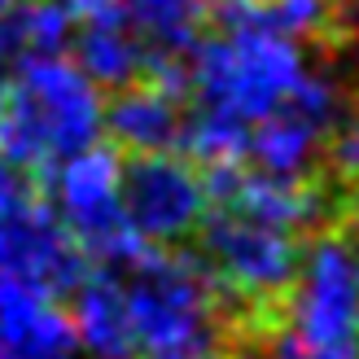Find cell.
<instances>
[{"mask_svg": "<svg viewBox=\"0 0 359 359\" xmlns=\"http://www.w3.org/2000/svg\"><path fill=\"white\" fill-rule=\"evenodd\" d=\"M101 140V97L79 66L62 57H27L9 79L0 118V158L27 171L35 184L53 180L66 158Z\"/></svg>", "mask_w": 359, "mask_h": 359, "instance_id": "6da1fadb", "label": "cell"}, {"mask_svg": "<svg viewBox=\"0 0 359 359\" xmlns=\"http://www.w3.org/2000/svg\"><path fill=\"white\" fill-rule=\"evenodd\" d=\"M302 75L298 48L276 31H237V35H197L189 53V101L215 114L255 123L272 114L290 83Z\"/></svg>", "mask_w": 359, "mask_h": 359, "instance_id": "7a4b0ae2", "label": "cell"}, {"mask_svg": "<svg viewBox=\"0 0 359 359\" xmlns=\"http://www.w3.org/2000/svg\"><path fill=\"white\" fill-rule=\"evenodd\" d=\"M128 272L132 290L123 294L140 351L210 346V276L184 245H154Z\"/></svg>", "mask_w": 359, "mask_h": 359, "instance_id": "3957f363", "label": "cell"}, {"mask_svg": "<svg viewBox=\"0 0 359 359\" xmlns=\"http://www.w3.org/2000/svg\"><path fill=\"white\" fill-rule=\"evenodd\" d=\"M118 206L149 245H184L210 206L197 163L175 149L118 154Z\"/></svg>", "mask_w": 359, "mask_h": 359, "instance_id": "277c9868", "label": "cell"}, {"mask_svg": "<svg viewBox=\"0 0 359 359\" xmlns=\"http://www.w3.org/2000/svg\"><path fill=\"white\" fill-rule=\"evenodd\" d=\"M75 325L57 298L0 272V359H75Z\"/></svg>", "mask_w": 359, "mask_h": 359, "instance_id": "5b68a950", "label": "cell"}, {"mask_svg": "<svg viewBox=\"0 0 359 359\" xmlns=\"http://www.w3.org/2000/svg\"><path fill=\"white\" fill-rule=\"evenodd\" d=\"M184 110H189L184 93H171L163 83L136 79V83L110 88V97L101 101V136L118 154L175 149Z\"/></svg>", "mask_w": 359, "mask_h": 359, "instance_id": "8992f818", "label": "cell"}, {"mask_svg": "<svg viewBox=\"0 0 359 359\" xmlns=\"http://www.w3.org/2000/svg\"><path fill=\"white\" fill-rule=\"evenodd\" d=\"M70 325L93 359H132L140 351L128 316V294H123L114 267H101V272L93 267L79 280V290L70 294Z\"/></svg>", "mask_w": 359, "mask_h": 359, "instance_id": "52a82bcc", "label": "cell"}, {"mask_svg": "<svg viewBox=\"0 0 359 359\" xmlns=\"http://www.w3.org/2000/svg\"><path fill=\"white\" fill-rule=\"evenodd\" d=\"M35 197H44L40 184H35L27 171H18L13 163H5V158H0V228H5L22 206H31Z\"/></svg>", "mask_w": 359, "mask_h": 359, "instance_id": "ba28073f", "label": "cell"}]
</instances>
